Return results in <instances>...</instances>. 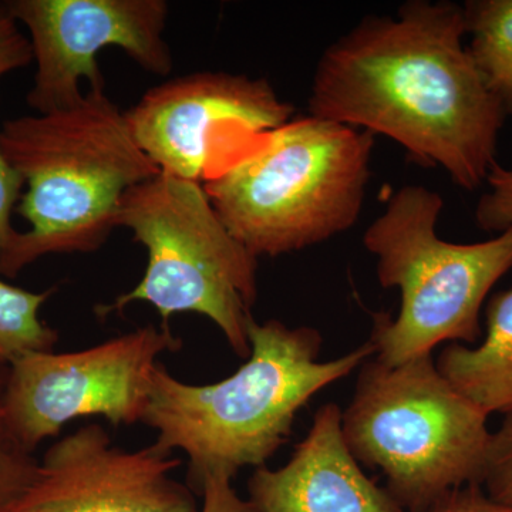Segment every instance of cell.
<instances>
[{
  "label": "cell",
  "instance_id": "obj_2",
  "mask_svg": "<svg viewBox=\"0 0 512 512\" xmlns=\"http://www.w3.org/2000/svg\"><path fill=\"white\" fill-rule=\"evenodd\" d=\"M248 340L247 362L220 382H183L163 365L154 373L143 423L157 433L154 446L187 456L194 493L212 473L234 478L242 468L265 466L288 441L296 416L312 397L375 356L366 342L320 362L318 329L289 328L275 319H252Z\"/></svg>",
  "mask_w": 512,
  "mask_h": 512
},
{
  "label": "cell",
  "instance_id": "obj_19",
  "mask_svg": "<svg viewBox=\"0 0 512 512\" xmlns=\"http://www.w3.org/2000/svg\"><path fill=\"white\" fill-rule=\"evenodd\" d=\"M23 190L25 180L0 150V264L19 235L13 227L12 214L18 208Z\"/></svg>",
  "mask_w": 512,
  "mask_h": 512
},
{
  "label": "cell",
  "instance_id": "obj_17",
  "mask_svg": "<svg viewBox=\"0 0 512 512\" xmlns=\"http://www.w3.org/2000/svg\"><path fill=\"white\" fill-rule=\"evenodd\" d=\"M488 190L477 202V227L494 235L512 231V168L495 163L485 178Z\"/></svg>",
  "mask_w": 512,
  "mask_h": 512
},
{
  "label": "cell",
  "instance_id": "obj_11",
  "mask_svg": "<svg viewBox=\"0 0 512 512\" xmlns=\"http://www.w3.org/2000/svg\"><path fill=\"white\" fill-rule=\"evenodd\" d=\"M183 461L150 444L116 446L99 423L55 441L35 480L3 512H200L190 485L175 480Z\"/></svg>",
  "mask_w": 512,
  "mask_h": 512
},
{
  "label": "cell",
  "instance_id": "obj_21",
  "mask_svg": "<svg viewBox=\"0 0 512 512\" xmlns=\"http://www.w3.org/2000/svg\"><path fill=\"white\" fill-rule=\"evenodd\" d=\"M200 512H259L249 500L239 497L232 487V478L222 473H212L202 480Z\"/></svg>",
  "mask_w": 512,
  "mask_h": 512
},
{
  "label": "cell",
  "instance_id": "obj_5",
  "mask_svg": "<svg viewBox=\"0 0 512 512\" xmlns=\"http://www.w3.org/2000/svg\"><path fill=\"white\" fill-rule=\"evenodd\" d=\"M443 207L439 192L404 185L363 235L380 285L402 295L396 319L373 315L369 343L383 365L431 356L444 342L476 345L484 302L512 269V231L474 244L444 241L437 234Z\"/></svg>",
  "mask_w": 512,
  "mask_h": 512
},
{
  "label": "cell",
  "instance_id": "obj_18",
  "mask_svg": "<svg viewBox=\"0 0 512 512\" xmlns=\"http://www.w3.org/2000/svg\"><path fill=\"white\" fill-rule=\"evenodd\" d=\"M483 488L491 500L512 507V413L491 436Z\"/></svg>",
  "mask_w": 512,
  "mask_h": 512
},
{
  "label": "cell",
  "instance_id": "obj_3",
  "mask_svg": "<svg viewBox=\"0 0 512 512\" xmlns=\"http://www.w3.org/2000/svg\"><path fill=\"white\" fill-rule=\"evenodd\" d=\"M0 150L25 180L16 212L30 227L0 264L5 278L43 256L103 247L123 195L160 174L106 87L87 90L67 109L6 120Z\"/></svg>",
  "mask_w": 512,
  "mask_h": 512
},
{
  "label": "cell",
  "instance_id": "obj_8",
  "mask_svg": "<svg viewBox=\"0 0 512 512\" xmlns=\"http://www.w3.org/2000/svg\"><path fill=\"white\" fill-rule=\"evenodd\" d=\"M181 346L170 328L146 325L92 348L19 357L6 384L10 429L35 453L82 417H103L114 427L143 423L158 359Z\"/></svg>",
  "mask_w": 512,
  "mask_h": 512
},
{
  "label": "cell",
  "instance_id": "obj_22",
  "mask_svg": "<svg viewBox=\"0 0 512 512\" xmlns=\"http://www.w3.org/2000/svg\"><path fill=\"white\" fill-rule=\"evenodd\" d=\"M429 512H512V507L491 500L481 485H467L444 495Z\"/></svg>",
  "mask_w": 512,
  "mask_h": 512
},
{
  "label": "cell",
  "instance_id": "obj_14",
  "mask_svg": "<svg viewBox=\"0 0 512 512\" xmlns=\"http://www.w3.org/2000/svg\"><path fill=\"white\" fill-rule=\"evenodd\" d=\"M463 9L468 50L488 89L512 116V0H470Z\"/></svg>",
  "mask_w": 512,
  "mask_h": 512
},
{
  "label": "cell",
  "instance_id": "obj_9",
  "mask_svg": "<svg viewBox=\"0 0 512 512\" xmlns=\"http://www.w3.org/2000/svg\"><path fill=\"white\" fill-rule=\"evenodd\" d=\"M138 146L160 173L204 184L295 107L262 77L195 72L151 87L126 110Z\"/></svg>",
  "mask_w": 512,
  "mask_h": 512
},
{
  "label": "cell",
  "instance_id": "obj_16",
  "mask_svg": "<svg viewBox=\"0 0 512 512\" xmlns=\"http://www.w3.org/2000/svg\"><path fill=\"white\" fill-rule=\"evenodd\" d=\"M9 366L0 365V512L25 493L35 480L39 460L16 439L5 409Z\"/></svg>",
  "mask_w": 512,
  "mask_h": 512
},
{
  "label": "cell",
  "instance_id": "obj_7",
  "mask_svg": "<svg viewBox=\"0 0 512 512\" xmlns=\"http://www.w3.org/2000/svg\"><path fill=\"white\" fill-rule=\"evenodd\" d=\"M116 227L128 229L146 249V271L131 291L97 306V315L107 318L144 302L170 328L177 313H197L247 360L258 258L225 227L202 184L160 173L134 185L121 198Z\"/></svg>",
  "mask_w": 512,
  "mask_h": 512
},
{
  "label": "cell",
  "instance_id": "obj_10",
  "mask_svg": "<svg viewBox=\"0 0 512 512\" xmlns=\"http://www.w3.org/2000/svg\"><path fill=\"white\" fill-rule=\"evenodd\" d=\"M10 15L28 29L35 80L28 93L37 113L67 109L82 100V83L106 87L97 55L116 46L156 76L173 72L165 40L170 6L164 0H9Z\"/></svg>",
  "mask_w": 512,
  "mask_h": 512
},
{
  "label": "cell",
  "instance_id": "obj_15",
  "mask_svg": "<svg viewBox=\"0 0 512 512\" xmlns=\"http://www.w3.org/2000/svg\"><path fill=\"white\" fill-rule=\"evenodd\" d=\"M56 288L33 292L0 279V365L33 352L55 350L59 333L40 319Z\"/></svg>",
  "mask_w": 512,
  "mask_h": 512
},
{
  "label": "cell",
  "instance_id": "obj_6",
  "mask_svg": "<svg viewBox=\"0 0 512 512\" xmlns=\"http://www.w3.org/2000/svg\"><path fill=\"white\" fill-rule=\"evenodd\" d=\"M487 419L433 357L394 367L372 357L342 412V433L359 463L382 471L404 511L429 512L451 491L483 487L493 436Z\"/></svg>",
  "mask_w": 512,
  "mask_h": 512
},
{
  "label": "cell",
  "instance_id": "obj_20",
  "mask_svg": "<svg viewBox=\"0 0 512 512\" xmlns=\"http://www.w3.org/2000/svg\"><path fill=\"white\" fill-rule=\"evenodd\" d=\"M32 62L33 52L28 35L20 30L19 23L0 3V79Z\"/></svg>",
  "mask_w": 512,
  "mask_h": 512
},
{
  "label": "cell",
  "instance_id": "obj_12",
  "mask_svg": "<svg viewBox=\"0 0 512 512\" xmlns=\"http://www.w3.org/2000/svg\"><path fill=\"white\" fill-rule=\"evenodd\" d=\"M248 500L259 512H404L363 473L342 433V410L326 403L284 467H258Z\"/></svg>",
  "mask_w": 512,
  "mask_h": 512
},
{
  "label": "cell",
  "instance_id": "obj_1",
  "mask_svg": "<svg viewBox=\"0 0 512 512\" xmlns=\"http://www.w3.org/2000/svg\"><path fill=\"white\" fill-rule=\"evenodd\" d=\"M466 36L463 6L447 0L366 16L320 56L309 114L389 137L416 163L477 190L497 163L507 114Z\"/></svg>",
  "mask_w": 512,
  "mask_h": 512
},
{
  "label": "cell",
  "instance_id": "obj_4",
  "mask_svg": "<svg viewBox=\"0 0 512 512\" xmlns=\"http://www.w3.org/2000/svg\"><path fill=\"white\" fill-rule=\"evenodd\" d=\"M375 136L293 117L256 138L202 187L225 227L256 258L323 244L355 227Z\"/></svg>",
  "mask_w": 512,
  "mask_h": 512
},
{
  "label": "cell",
  "instance_id": "obj_13",
  "mask_svg": "<svg viewBox=\"0 0 512 512\" xmlns=\"http://www.w3.org/2000/svg\"><path fill=\"white\" fill-rule=\"evenodd\" d=\"M437 369L485 414L512 413V288L495 293L485 309V336L477 348L451 343Z\"/></svg>",
  "mask_w": 512,
  "mask_h": 512
}]
</instances>
